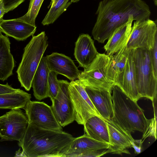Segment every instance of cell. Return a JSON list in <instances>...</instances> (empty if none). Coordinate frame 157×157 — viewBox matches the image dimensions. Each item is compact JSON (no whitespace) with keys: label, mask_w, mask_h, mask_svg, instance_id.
Masks as SVG:
<instances>
[{"label":"cell","mask_w":157,"mask_h":157,"mask_svg":"<svg viewBox=\"0 0 157 157\" xmlns=\"http://www.w3.org/2000/svg\"><path fill=\"white\" fill-rule=\"evenodd\" d=\"M94 40L87 34H82L75 43L74 55L79 67L85 69L93 62L98 54Z\"/></svg>","instance_id":"14"},{"label":"cell","mask_w":157,"mask_h":157,"mask_svg":"<svg viewBox=\"0 0 157 157\" xmlns=\"http://www.w3.org/2000/svg\"><path fill=\"white\" fill-rule=\"evenodd\" d=\"M69 90L75 113V120L78 124L83 125L87 120L95 116L103 119L90 99L85 86L79 80L69 82Z\"/></svg>","instance_id":"8"},{"label":"cell","mask_w":157,"mask_h":157,"mask_svg":"<svg viewBox=\"0 0 157 157\" xmlns=\"http://www.w3.org/2000/svg\"><path fill=\"white\" fill-rule=\"evenodd\" d=\"M106 121L109 135V153L118 154L123 153L130 154L127 149L132 147L131 143L135 142L136 140L110 120Z\"/></svg>","instance_id":"15"},{"label":"cell","mask_w":157,"mask_h":157,"mask_svg":"<svg viewBox=\"0 0 157 157\" xmlns=\"http://www.w3.org/2000/svg\"><path fill=\"white\" fill-rule=\"evenodd\" d=\"M50 70L45 57L40 60L33 79L32 86L36 98L41 100L48 97V76Z\"/></svg>","instance_id":"20"},{"label":"cell","mask_w":157,"mask_h":157,"mask_svg":"<svg viewBox=\"0 0 157 157\" xmlns=\"http://www.w3.org/2000/svg\"><path fill=\"white\" fill-rule=\"evenodd\" d=\"M97 18L92 31L94 39L104 43L114 31L133 16L135 21L150 19V7L142 0H102L96 13Z\"/></svg>","instance_id":"1"},{"label":"cell","mask_w":157,"mask_h":157,"mask_svg":"<svg viewBox=\"0 0 157 157\" xmlns=\"http://www.w3.org/2000/svg\"><path fill=\"white\" fill-rule=\"evenodd\" d=\"M85 90L90 99L104 120L108 121L113 116V108L111 93L108 91L88 86Z\"/></svg>","instance_id":"16"},{"label":"cell","mask_w":157,"mask_h":157,"mask_svg":"<svg viewBox=\"0 0 157 157\" xmlns=\"http://www.w3.org/2000/svg\"><path fill=\"white\" fill-rule=\"evenodd\" d=\"M19 89L13 88L8 83L4 85L0 84V94L13 93L18 90Z\"/></svg>","instance_id":"30"},{"label":"cell","mask_w":157,"mask_h":157,"mask_svg":"<svg viewBox=\"0 0 157 157\" xmlns=\"http://www.w3.org/2000/svg\"><path fill=\"white\" fill-rule=\"evenodd\" d=\"M23 109L25 111L29 122L42 128L63 131L51 106L44 102L30 100Z\"/></svg>","instance_id":"11"},{"label":"cell","mask_w":157,"mask_h":157,"mask_svg":"<svg viewBox=\"0 0 157 157\" xmlns=\"http://www.w3.org/2000/svg\"><path fill=\"white\" fill-rule=\"evenodd\" d=\"M134 20L135 21L134 17L130 16L126 23L114 31L104 46L106 52V55L109 56H112L127 44Z\"/></svg>","instance_id":"19"},{"label":"cell","mask_w":157,"mask_h":157,"mask_svg":"<svg viewBox=\"0 0 157 157\" xmlns=\"http://www.w3.org/2000/svg\"></svg>","instance_id":"36"},{"label":"cell","mask_w":157,"mask_h":157,"mask_svg":"<svg viewBox=\"0 0 157 157\" xmlns=\"http://www.w3.org/2000/svg\"><path fill=\"white\" fill-rule=\"evenodd\" d=\"M58 82L59 90L56 97L51 99V107L59 124L64 127L75 120V113L70 96L69 82L63 80Z\"/></svg>","instance_id":"10"},{"label":"cell","mask_w":157,"mask_h":157,"mask_svg":"<svg viewBox=\"0 0 157 157\" xmlns=\"http://www.w3.org/2000/svg\"><path fill=\"white\" fill-rule=\"evenodd\" d=\"M57 1V0H51L50 6H51L54 3H55V2Z\"/></svg>","instance_id":"34"},{"label":"cell","mask_w":157,"mask_h":157,"mask_svg":"<svg viewBox=\"0 0 157 157\" xmlns=\"http://www.w3.org/2000/svg\"><path fill=\"white\" fill-rule=\"evenodd\" d=\"M113 116L110 120L129 136L136 131L143 133L142 139L152 136L156 138L157 121L147 119L137 102L127 96L117 85L112 89Z\"/></svg>","instance_id":"2"},{"label":"cell","mask_w":157,"mask_h":157,"mask_svg":"<svg viewBox=\"0 0 157 157\" xmlns=\"http://www.w3.org/2000/svg\"><path fill=\"white\" fill-rule=\"evenodd\" d=\"M83 125L84 132L88 136L95 140L109 144V135L105 121L95 116L87 120Z\"/></svg>","instance_id":"22"},{"label":"cell","mask_w":157,"mask_h":157,"mask_svg":"<svg viewBox=\"0 0 157 157\" xmlns=\"http://www.w3.org/2000/svg\"><path fill=\"white\" fill-rule=\"evenodd\" d=\"M48 38L44 31L33 36L24 48L21 62L17 71L22 87L29 91L35 72L48 46Z\"/></svg>","instance_id":"4"},{"label":"cell","mask_w":157,"mask_h":157,"mask_svg":"<svg viewBox=\"0 0 157 157\" xmlns=\"http://www.w3.org/2000/svg\"><path fill=\"white\" fill-rule=\"evenodd\" d=\"M134 49L129 50L124 67L116 77L115 85L119 87L132 99L137 102L140 98L136 81L134 64Z\"/></svg>","instance_id":"12"},{"label":"cell","mask_w":157,"mask_h":157,"mask_svg":"<svg viewBox=\"0 0 157 157\" xmlns=\"http://www.w3.org/2000/svg\"><path fill=\"white\" fill-rule=\"evenodd\" d=\"M78 79L85 86L105 90L111 93L115 85V77L111 57L98 53L91 64L80 72Z\"/></svg>","instance_id":"5"},{"label":"cell","mask_w":157,"mask_h":157,"mask_svg":"<svg viewBox=\"0 0 157 157\" xmlns=\"http://www.w3.org/2000/svg\"><path fill=\"white\" fill-rule=\"evenodd\" d=\"M149 51L154 72L157 77V38L155 40L153 48Z\"/></svg>","instance_id":"28"},{"label":"cell","mask_w":157,"mask_h":157,"mask_svg":"<svg viewBox=\"0 0 157 157\" xmlns=\"http://www.w3.org/2000/svg\"><path fill=\"white\" fill-rule=\"evenodd\" d=\"M154 1V3L155 5L157 6V0H153Z\"/></svg>","instance_id":"35"},{"label":"cell","mask_w":157,"mask_h":157,"mask_svg":"<svg viewBox=\"0 0 157 157\" xmlns=\"http://www.w3.org/2000/svg\"><path fill=\"white\" fill-rule=\"evenodd\" d=\"M8 36L0 35V80L4 81L12 75L15 62L10 50Z\"/></svg>","instance_id":"21"},{"label":"cell","mask_w":157,"mask_h":157,"mask_svg":"<svg viewBox=\"0 0 157 157\" xmlns=\"http://www.w3.org/2000/svg\"><path fill=\"white\" fill-rule=\"evenodd\" d=\"M45 58L50 71L63 75L71 81L78 78L80 71L70 57L56 52Z\"/></svg>","instance_id":"13"},{"label":"cell","mask_w":157,"mask_h":157,"mask_svg":"<svg viewBox=\"0 0 157 157\" xmlns=\"http://www.w3.org/2000/svg\"><path fill=\"white\" fill-rule=\"evenodd\" d=\"M36 27L20 19L19 18L3 20L0 23V30L7 36H10L18 41H23L36 31Z\"/></svg>","instance_id":"18"},{"label":"cell","mask_w":157,"mask_h":157,"mask_svg":"<svg viewBox=\"0 0 157 157\" xmlns=\"http://www.w3.org/2000/svg\"><path fill=\"white\" fill-rule=\"evenodd\" d=\"M58 74L53 71H50L48 74V97L51 99L56 97L59 89L58 80L57 79Z\"/></svg>","instance_id":"27"},{"label":"cell","mask_w":157,"mask_h":157,"mask_svg":"<svg viewBox=\"0 0 157 157\" xmlns=\"http://www.w3.org/2000/svg\"><path fill=\"white\" fill-rule=\"evenodd\" d=\"M71 0H57L51 6L50 9L42 22L44 25L53 23L71 4Z\"/></svg>","instance_id":"24"},{"label":"cell","mask_w":157,"mask_h":157,"mask_svg":"<svg viewBox=\"0 0 157 157\" xmlns=\"http://www.w3.org/2000/svg\"><path fill=\"white\" fill-rule=\"evenodd\" d=\"M157 38V25L156 21L148 19L135 21L127 44L128 50L138 48L148 50L154 47Z\"/></svg>","instance_id":"9"},{"label":"cell","mask_w":157,"mask_h":157,"mask_svg":"<svg viewBox=\"0 0 157 157\" xmlns=\"http://www.w3.org/2000/svg\"><path fill=\"white\" fill-rule=\"evenodd\" d=\"M109 143L100 142L88 136L86 134L75 138L64 152L63 157H82L90 151L103 149H108Z\"/></svg>","instance_id":"17"},{"label":"cell","mask_w":157,"mask_h":157,"mask_svg":"<svg viewBox=\"0 0 157 157\" xmlns=\"http://www.w3.org/2000/svg\"><path fill=\"white\" fill-rule=\"evenodd\" d=\"M74 138L63 131L42 128L29 122L23 137L18 144L23 157H63Z\"/></svg>","instance_id":"3"},{"label":"cell","mask_w":157,"mask_h":157,"mask_svg":"<svg viewBox=\"0 0 157 157\" xmlns=\"http://www.w3.org/2000/svg\"><path fill=\"white\" fill-rule=\"evenodd\" d=\"M6 10L3 0H1L0 1V23L3 20V17L4 14L6 13Z\"/></svg>","instance_id":"32"},{"label":"cell","mask_w":157,"mask_h":157,"mask_svg":"<svg viewBox=\"0 0 157 157\" xmlns=\"http://www.w3.org/2000/svg\"><path fill=\"white\" fill-rule=\"evenodd\" d=\"M17 156L23 157L22 151H21L20 148L18 151H16L15 155L14 156V157Z\"/></svg>","instance_id":"33"},{"label":"cell","mask_w":157,"mask_h":157,"mask_svg":"<svg viewBox=\"0 0 157 157\" xmlns=\"http://www.w3.org/2000/svg\"><path fill=\"white\" fill-rule=\"evenodd\" d=\"M126 45L127 44L124 45L112 56H110L115 80L117 75L123 70L127 61L129 50L127 49Z\"/></svg>","instance_id":"25"},{"label":"cell","mask_w":157,"mask_h":157,"mask_svg":"<svg viewBox=\"0 0 157 157\" xmlns=\"http://www.w3.org/2000/svg\"><path fill=\"white\" fill-rule=\"evenodd\" d=\"M44 0H30L28 12L25 15L19 18L30 24L36 25V19Z\"/></svg>","instance_id":"26"},{"label":"cell","mask_w":157,"mask_h":157,"mask_svg":"<svg viewBox=\"0 0 157 157\" xmlns=\"http://www.w3.org/2000/svg\"><path fill=\"white\" fill-rule=\"evenodd\" d=\"M20 109H11L0 116V141H20L29 124L25 113Z\"/></svg>","instance_id":"7"},{"label":"cell","mask_w":157,"mask_h":157,"mask_svg":"<svg viewBox=\"0 0 157 157\" xmlns=\"http://www.w3.org/2000/svg\"><path fill=\"white\" fill-rule=\"evenodd\" d=\"M142 140H136L134 142H132L131 144L132 147H133L135 151V153L136 154H139L141 152V145L138 146L136 144L142 143Z\"/></svg>","instance_id":"31"},{"label":"cell","mask_w":157,"mask_h":157,"mask_svg":"<svg viewBox=\"0 0 157 157\" xmlns=\"http://www.w3.org/2000/svg\"><path fill=\"white\" fill-rule=\"evenodd\" d=\"M31 98L30 94L20 89L13 93L0 94V109H23Z\"/></svg>","instance_id":"23"},{"label":"cell","mask_w":157,"mask_h":157,"mask_svg":"<svg viewBox=\"0 0 157 157\" xmlns=\"http://www.w3.org/2000/svg\"><path fill=\"white\" fill-rule=\"evenodd\" d=\"M134 64L138 91L140 97L151 101L157 95V77L154 73L149 50L134 49Z\"/></svg>","instance_id":"6"},{"label":"cell","mask_w":157,"mask_h":157,"mask_svg":"<svg viewBox=\"0 0 157 157\" xmlns=\"http://www.w3.org/2000/svg\"><path fill=\"white\" fill-rule=\"evenodd\" d=\"M5 9L6 13L13 10L25 0H3Z\"/></svg>","instance_id":"29"}]
</instances>
